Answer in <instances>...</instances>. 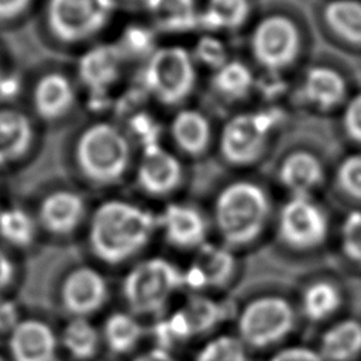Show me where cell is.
I'll list each match as a JSON object with an SVG mask.
<instances>
[{"label": "cell", "instance_id": "obj_1", "mask_svg": "<svg viewBox=\"0 0 361 361\" xmlns=\"http://www.w3.org/2000/svg\"><path fill=\"white\" fill-rule=\"evenodd\" d=\"M158 228V216L135 203L111 199L93 212L89 226L92 251L109 264L123 262L142 250Z\"/></svg>", "mask_w": 361, "mask_h": 361}, {"label": "cell", "instance_id": "obj_2", "mask_svg": "<svg viewBox=\"0 0 361 361\" xmlns=\"http://www.w3.org/2000/svg\"><path fill=\"white\" fill-rule=\"evenodd\" d=\"M267 192L255 182L226 185L214 202V220L221 237L231 245H245L264 230L269 216Z\"/></svg>", "mask_w": 361, "mask_h": 361}, {"label": "cell", "instance_id": "obj_3", "mask_svg": "<svg viewBox=\"0 0 361 361\" xmlns=\"http://www.w3.org/2000/svg\"><path fill=\"white\" fill-rule=\"evenodd\" d=\"M75 157L86 178L96 183H114L130 165V144L116 126L96 123L80 133Z\"/></svg>", "mask_w": 361, "mask_h": 361}, {"label": "cell", "instance_id": "obj_4", "mask_svg": "<svg viewBox=\"0 0 361 361\" xmlns=\"http://www.w3.org/2000/svg\"><path fill=\"white\" fill-rule=\"evenodd\" d=\"M185 285L183 271L165 258L154 257L130 269L123 282V295L133 312L148 314L161 310L173 292Z\"/></svg>", "mask_w": 361, "mask_h": 361}, {"label": "cell", "instance_id": "obj_5", "mask_svg": "<svg viewBox=\"0 0 361 361\" xmlns=\"http://www.w3.org/2000/svg\"><path fill=\"white\" fill-rule=\"evenodd\" d=\"M142 83L158 102L176 104L185 100L195 87V59L178 45L155 48L147 58Z\"/></svg>", "mask_w": 361, "mask_h": 361}, {"label": "cell", "instance_id": "obj_6", "mask_svg": "<svg viewBox=\"0 0 361 361\" xmlns=\"http://www.w3.org/2000/svg\"><path fill=\"white\" fill-rule=\"evenodd\" d=\"M114 11V0H48L47 23L59 41L72 44L100 32Z\"/></svg>", "mask_w": 361, "mask_h": 361}, {"label": "cell", "instance_id": "obj_7", "mask_svg": "<svg viewBox=\"0 0 361 361\" xmlns=\"http://www.w3.org/2000/svg\"><path fill=\"white\" fill-rule=\"evenodd\" d=\"M295 324L290 303L281 296H261L250 302L238 317L240 340L252 347H268L282 340Z\"/></svg>", "mask_w": 361, "mask_h": 361}, {"label": "cell", "instance_id": "obj_8", "mask_svg": "<svg viewBox=\"0 0 361 361\" xmlns=\"http://www.w3.org/2000/svg\"><path fill=\"white\" fill-rule=\"evenodd\" d=\"M300 49V35L295 23L272 14L258 21L251 35L254 58L267 69L279 71L292 65Z\"/></svg>", "mask_w": 361, "mask_h": 361}, {"label": "cell", "instance_id": "obj_9", "mask_svg": "<svg viewBox=\"0 0 361 361\" xmlns=\"http://www.w3.org/2000/svg\"><path fill=\"white\" fill-rule=\"evenodd\" d=\"M278 231L289 247L310 250L326 240L329 220L310 196H292L279 212Z\"/></svg>", "mask_w": 361, "mask_h": 361}, {"label": "cell", "instance_id": "obj_10", "mask_svg": "<svg viewBox=\"0 0 361 361\" xmlns=\"http://www.w3.org/2000/svg\"><path fill=\"white\" fill-rule=\"evenodd\" d=\"M274 121L268 114L241 113L231 117L220 135V152L234 165H248L265 151Z\"/></svg>", "mask_w": 361, "mask_h": 361}, {"label": "cell", "instance_id": "obj_11", "mask_svg": "<svg viewBox=\"0 0 361 361\" xmlns=\"http://www.w3.org/2000/svg\"><path fill=\"white\" fill-rule=\"evenodd\" d=\"M183 178L180 161L159 144L144 147L138 168V185L151 195H166L176 189Z\"/></svg>", "mask_w": 361, "mask_h": 361}, {"label": "cell", "instance_id": "obj_12", "mask_svg": "<svg viewBox=\"0 0 361 361\" xmlns=\"http://www.w3.org/2000/svg\"><path fill=\"white\" fill-rule=\"evenodd\" d=\"M158 216V228L179 248H199L206 243L207 221L203 213L188 203H171Z\"/></svg>", "mask_w": 361, "mask_h": 361}, {"label": "cell", "instance_id": "obj_13", "mask_svg": "<svg viewBox=\"0 0 361 361\" xmlns=\"http://www.w3.org/2000/svg\"><path fill=\"white\" fill-rule=\"evenodd\" d=\"M123 59L117 44L96 45L80 56L79 79L93 96L106 93L118 80Z\"/></svg>", "mask_w": 361, "mask_h": 361}, {"label": "cell", "instance_id": "obj_14", "mask_svg": "<svg viewBox=\"0 0 361 361\" xmlns=\"http://www.w3.org/2000/svg\"><path fill=\"white\" fill-rule=\"evenodd\" d=\"M107 298V285L102 274L93 268L82 267L72 271L62 286L65 307L83 317L102 307Z\"/></svg>", "mask_w": 361, "mask_h": 361}, {"label": "cell", "instance_id": "obj_15", "mask_svg": "<svg viewBox=\"0 0 361 361\" xmlns=\"http://www.w3.org/2000/svg\"><path fill=\"white\" fill-rule=\"evenodd\" d=\"M10 351L14 361H52L56 351V338L45 323L25 320L13 329Z\"/></svg>", "mask_w": 361, "mask_h": 361}, {"label": "cell", "instance_id": "obj_16", "mask_svg": "<svg viewBox=\"0 0 361 361\" xmlns=\"http://www.w3.org/2000/svg\"><path fill=\"white\" fill-rule=\"evenodd\" d=\"M234 271V257L226 248L203 244L185 272V283L192 288L223 285Z\"/></svg>", "mask_w": 361, "mask_h": 361}, {"label": "cell", "instance_id": "obj_17", "mask_svg": "<svg viewBox=\"0 0 361 361\" xmlns=\"http://www.w3.org/2000/svg\"><path fill=\"white\" fill-rule=\"evenodd\" d=\"M85 214V200L72 190H55L39 206V221L55 233L66 234L78 227Z\"/></svg>", "mask_w": 361, "mask_h": 361}, {"label": "cell", "instance_id": "obj_18", "mask_svg": "<svg viewBox=\"0 0 361 361\" xmlns=\"http://www.w3.org/2000/svg\"><path fill=\"white\" fill-rule=\"evenodd\" d=\"M279 182L292 196H310L324 178L322 162L309 151H295L279 166Z\"/></svg>", "mask_w": 361, "mask_h": 361}, {"label": "cell", "instance_id": "obj_19", "mask_svg": "<svg viewBox=\"0 0 361 361\" xmlns=\"http://www.w3.org/2000/svg\"><path fill=\"white\" fill-rule=\"evenodd\" d=\"M347 85L341 73L329 66L310 68L302 82L305 100L320 110H331L345 100Z\"/></svg>", "mask_w": 361, "mask_h": 361}, {"label": "cell", "instance_id": "obj_20", "mask_svg": "<svg viewBox=\"0 0 361 361\" xmlns=\"http://www.w3.org/2000/svg\"><path fill=\"white\" fill-rule=\"evenodd\" d=\"M75 90L66 76L58 72L44 75L34 87L32 104L44 120H56L73 106Z\"/></svg>", "mask_w": 361, "mask_h": 361}, {"label": "cell", "instance_id": "obj_21", "mask_svg": "<svg viewBox=\"0 0 361 361\" xmlns=\"http://www.w3.org/2000/svg\"><path fill=\"white\" fill-rule=\"evenodd\" d=\"M32 140L34 128L25 114L0 109V166L21 158L30 149Z\"/></svg>", "mask_w": 361, "mask_h": 361}, {"label": "cell", "instance_id": "obj_22", "mask_svg": "<svg viewBox=\"0 0 361 361\" xmlns=\"http://www.w3.org/2000/svg\"><path fill=\"white\" fill-rule=\"evenodd\" d=\"M155 27L165 32H183L200 24L196 0H145Z\"/></svg>", "mask_w": 361, "mask_h": 361}, {"label": "cell", "instance_id": "obj_23", "mask_svg": "<svg viewBox=\"0 0 361 361\" xmlns=\"http://www.w3.org/2000/svg\"><path fill=\"white\" fill-rule=\"evenodd\" d=\"M171 135L182 151L190 155H197L209 145L212 128L202 111L185 109L172 118Z\"/></svg>", "mask_w": 361, "mask_h": 361}, {"label": "cell", "instance_id": "obj_24", "mask_svg": "<svg viewBox=\"0 0 361 361\" xmlns=\"http://www.w3.org/2000/svg\"><path fill=\"white\" fill-rule=\"evenodd\" d=\"M361 353V323L354 319L341 320L329 327L320 341L324 361H350Z\"/></svg>", "mask_w": 361, "mask_h": 361}, {"label": "cell", "instance_id": "obj_25", "mask_svg": "<svg viewBox=\"0 0 361 361\" xmlns=\"http://www.w3.org/2000/svg\"><path fill=\"white\" fill-rule=\"evenodd\" d=\"M323 16L337 37L361 47V0H331L326 4Z\"/></svg>", "mask_w": 361, "mask_h": 361}, {"label": "cell", "instance_id": "obj_26", "mask_svg": "<svg viewBox=\"0 0 361 361\" xmlns=\"http://www.w3.org/2000/svg\"><path fill=\"white\" fill-rule=\"evenodd\" d=\"M251 11L248 0H207L200 11V24L212 30H235Z\"/></svg>", "mask_w": 361, "mask_h": 361}, {"label": "cell", "instance_id": "obj_27", "mask_svg": "<svg viewBox=\"0 0 361 361\" xmlns=\"http://www.w3.org/2000/svg\"><path fill=\"white\" fill-rule=\"evenodd\" d=\"M341 305V293L338 288L327 281L310 283L302 296V307L307 319L324 320L338 310Z\"/></svg>", "mask_w": 361, "mask_h": 361}, {"label": "cell", "instance_id": "obj_28", "mask_svg": "<svg viewBox=\"0 0 361 361\" xmlns=\"http://www.w3.org/2000/svg\"><path fill=\"white\" fill-rule=\"evenodd\" d=\"M252 83L254 75L251 69L240 61H227L214 71L213 85L227 99L245 97L252 89Z\"/></svg>", "mask_w": 361, "mask_h": 361}, {"label": "cell", "instance_id": "obj_29", "mask_svg": "<svg viewBox=\"0 0 361 361\" xmlns=\"http://www.w3.org/2000/svg\"><path fill=\"white\" fill-rule=\"evenodd\" d=\"M107 345L114 353H127L135 347L141 337V324L127 312L111 313L103 330Z\"/></svg>", "mask_w": 361, "mask_h": 361}, {"label": "cell", "instance_id": "obj_30", "mask_svg": "<svg viewBox=\"0 0 361 361\" xmlns=\"http://www.w3.org/2000/svg\"><path fill=\"white\" fill-rule=\"evenodd\" d=\"M32 216L20 207H7L0 212V235L13 245L25 247L35 237Z\"/></svg>", "mask_w": 361, "mask_h": 361}, {"label": "cell", "instance_id": "obj_31", "mask_svg": "<svg viewBox=\"0 0 361 361\" xmlns=\"http://www.w3.org/2000/svg\"><path fill=\"white\" fill-rule=\"evenodd\" d=\"M99 334L94 326L85 317H76L63 330V344L76 358H89L94 354Z\"/></svg>", "mask_w": 361, "mask_h": 361}, {"label": "cell", "instance_id": "obj_32", "mask_svg": "<svg viewBox=\"0 0 361 361\" xmlns=\"http://www.w3.org/2000/svg\"><path fill=\"white\" fill-rule=\"evenodd\" d=\"M179 310L182 312L192 334L210 330L219 323L221 317V309L219 303L204 296L190 298Z\"/></svg>", "mask_w": 361, "mask_h": 361}, {"label": "cell", "instance_id": "obj_33", "mask_svg": "<svg viewBox=\"0 0 361 361\" xmlns=\"http://www.w3.org/2000/svg\"><path fill=\"white\" fill-rule=\"evenodd\" d=\"M196 361H247L245 344L228 334L214 337L200 348Z\"/></svg>", "mask_w": 361, "mask_h": 361}, {"label": "cell", "instance_id": "obj_34", "mask_svg": "<svg viewBox=\"0 0 361 361\" xmlns=\"http://www.w3.org/2000/svg\"><path fill=\"white\" fill-rule=\"evenodd\" d=\"M341 250L344 255L361 267V212H350L341 224Z\"/></svg>", "mask_w": 361, "mask_h": 361}, {"label": "cell", "instance_id": "obj_35", "mask_svg": "<svg viewBox=\"0 0 361 361\" xmlns=\"http://www.w3.org/2000/svg\"><path fill=\"white\" fill-rule=\"evenodd\" d=\"M124 58L130 56H142L147 58L151 55L154 48V35L152 32L141 25H131L123 32L121 42L117 44Z\"/></svg>", "mask_w": 361, "mask_h": 361}, {"label": "cell", "instance_id": "obj_36", "mask_svg": "<svg viewBox=\"0 0 361 361\" xmlns=\"http://www.w3.org/2000/svg\"><path fill=\"white\" fill-rule=\"evenodd\" d=\"M337 183L347 196L361 202V152L341 161L337 169Z\"/></svg>", "mask_w": 361, "mask_h": 361}, {"label": "cell", "instance_id": "obj_37", "mask_svg": "<svg viewBox=\"0 0 361 361\" xmlns=\"http://www.w3.org/2000/svg\"><path fill=\"white\" fill-rule=\"evenodd\" d=\"M157 338L159 340V348L166 350V347L175 345L176 343L186 341L192 337V331L180 310L175 312L166 320H161L155 327Z\"/></svg>", "mask_w": 361, "mask_h": 361}, {"label": "cell", "instance_id": "obj_38", "mask_svg": "<svg viewBox=\"0 0 361 361\" xmlns=\"http://www.w3.org/2000/svg\"><path fill=\"white\" fill-rule=\"evenodd\" d=\"M226 56L227 55L223 42L213 37H204L196 45L195 58L204 65L212 66L214 71L228 61Z\"/></svg>", "mask_w": 361, "mask_h": 361}, {"label": "cell", "instance_id": "obj_39", "mask_svg": "<svg viewBox=\"0 0 361 361\" xmlns=\"http://www.w3.org/2000/svg\"><path fill=\"white\" fill-rule=\"evenodd\" d=\"M343 126L347 135L361 144V93L353 96L344 109Z\"/></svg>", "mask_w": 361, "mask_h": 361}, {"label": "cell", "instance_id": "obj_40", "mask_svg": "<svg viewBox=\"0 0 361 361\" xmlns=\"http://www.w3.org/2000/svg\"><path fill=\"white\" fill-rule=\"evenodd\" d=\"M269 361H324V358L312 348L293 345L278 351Z\"/></svg>", "mask_w": 361, "mask_h": 361}, {"label": "cell", "instance_id": "obj_41", "mask_svg": "<svg viewBox=\"0 0 361 361\" xmlns=\"http://www.w3.org/2000/svg\"><path fill=\"white\" fill-rule=\"evenodd\" d=\"M17 307L16 305L0 296V331L4 330H13L18 323H17Z\"/></svg>", "mask_w": 361, "mask_h": 361}, {"label": "cell", "instance_id": "obj_42", "mask_svg": "<svg viewBox=\"0 0 361 361\" xmlns=\"http://www.w3.org/2000/svg\"><path fill=\"white\" fill-rule=\"evenodd\" d=\"M32 0H0V21H7L23 14Z\"/></svg>", "mask_w": 361, "mask_h": 361}, {"label": "cell", "instance_id": "obj_43", "mask_svg": "<svg viewBox=\"0 0 361 361\" xmlns=\"http://www.w3.org/2000/svg\"><path fill=\"white\" fill-rule=\"evenodd\" d=\"M20 92V80L14 75H0V99H11Z\"/></svg>", "mask_w": 361, "mask_h": 361}, {"label": "cell", "instance_id": "obj_44", "mask_svg": "<svg viewBox=\"0 0 361 361\" xmlns=\"http://www.w3.org/2000/svg\"><path fill=\"white\" fill-rule=\"evenodd\" d=\"M133 361H178V360L168 350L157 347L140 354Z\"/></svg>", "mask_w": 361, "mask_h": 361}, {"label": "cell", "instance_id": "obj_45", "mask_svg": "<svg viewBox=\"0 0 361 361\" xmlns=\"http://www.w3.org/2000/svg\"><path fill=\"white\" fill-rule=\"evenodd\" d=\"M14 268L8 257L0 251V289L4 288L13 278Z\"/></svg>", "mask_w": 361, "mask_h": 361}, {"label": "cell", "instance_id": "obj_46", "mask_svg": "<svg viewBox=\"0 0 361 361\" xmlns=\"http://www.w3.org/2000/svg\"><path fill=\"white\" fill-rule=\"evenodd\" d=\"M0 361H6V360H4V358L0 355Z\"/></svg>", "mask_w": 361, "mask_h": 361}, {"label": "cell", "instance_id": "obj_47", "mask_svg": "<svg viewBox=\"0 0 361 361\" xmlns=\"http://www.w3.org/2000/svg\"><path fill=\"white\" fill-rule=\"evenodd\" d=\"M131 1H135V0H131ZM141 1H144V3H145V0H141Z\"/></svg>", "mask_w": 361, "mask_h": 361}, {"label": "cell", "instance_id": "obj_48", "mask_svg": "<svg viewBox=\"0 0 361 361\" xmlns=\"http://www.w3.org/2000/svg\"><path fill=\"white\" fill-rule=\"evenodd\" d=\"M0 75H1V73H0Z\"/></svg>", "mask_w": 361, "mask_h": 361}]
</instances>
